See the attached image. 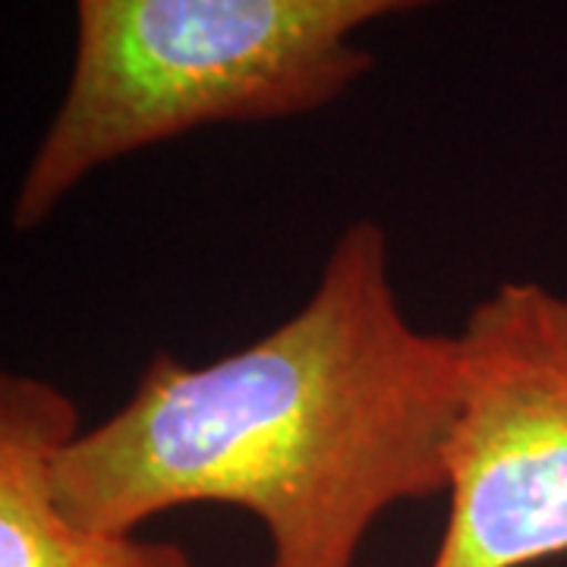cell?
I'll list each match as a JSON object with an SVG mask.
<instances>
[{
    "label": "cell",
    "instance_id": "2",
    "mask_svg": "<svg viewBox=\"0 0 567 567\" xmlns=\"http://www.w3.org/2000/svg\"><path fill=\"white\" fill-rule=\"evenodd\" d=\"M445 0H76V58L10 203L29 234L104 164L224 123L322 111L369 76L353 35Z\"/></svg>",
    "mask_w": 567,
    "mask_h": 567
},
{
    "label": "cell",
    "instance_id": "1",
    "mask_svg": "<svg viewBox=\"0 0 567 567\" xmlns=\"http://www.w3.org/2000/svg\"><path fill=\"white\" fill-rule=\"evenodd\" d=\"M457 334L406 319L382 224H347L306 303L203 365L158 353L54 461L61 507L140 533L177 507L246 511L265 567H357L391 507L447 492Z\"/></svg>",
    "mask_w": 567,
    "mask_h": 567
},
{
    "label": "cell",
    "instance_id": "4",
    "mask_svg": "<svg viewBox=\"0 0 567 567\" xmlns=\"http://www.w3.org/2000/svg\"><path fill=\"white\" fill-rule=\"evenodd\" d=\"M80 432L70 394L35 375L0 379V567H196L177 543L73 520L54 461Z\"/></svg>",
    "mask_w": 567,
    "mask_h": 567
},
{
    "label": "cell",
    "instance_id": "3",
    "mask_svg": "<svg viewBox=\"0 0 567 567\" xmlns=\"http://www.w3.org/2000/svg\"><path fill=\"white\" fill-rule=\"evenodd\" d=\"M461 410L447 517L429 567L567 555V293L498 284L457 331Z\"/></svg>",
    "mask_w": 567,
    "mask_h": 567
}]
</instances>
